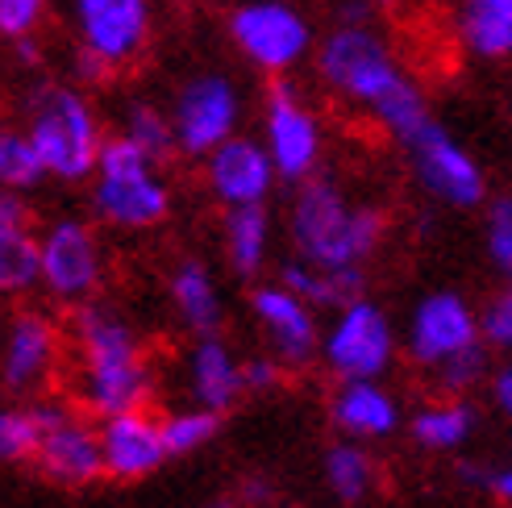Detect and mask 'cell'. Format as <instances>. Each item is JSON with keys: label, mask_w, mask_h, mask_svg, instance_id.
Returning <instances> with one entry per match:
<instances>
[{"label": "cell", "mask_w": 512, "mask_h": 508, "mask_svg": "<svg viewBox=\"0 0 512 508\" xmlns=\"http://www.w3.org/2000/svg\"><path fill=\"white\" fill-rule=\"evenodd\" d=\"M313 67L329 96L367 113L396 142L433 117L421 84L400 67L396 46L375 17H334V25L317 38Z\"/></svg>", "instance_id": "6da1fadb"}, {"label": "cell", "mask_w": 512, "mask_h": 508, "mask_svg": "<svg viewBox=\"0 0 512 508\" xmlns=\"http://www.w3.org/2000/svg\"><path fill=\"white\" fill-rule=\"evenodd\" d=\"M155 375L142 354L134 325L109 304L75 309V396L88 413L113 417L146 409Z\"/></svg>", "instance_id": "7a4b0ae2"}, {"label": "cell", "mask_w": 512, "mask_h": 508, "mask_svg": "<svg viewBox=\"0 0 512 508\" xmlns=\"http://www.w3.org/2000/svg\"><path fill=\"white\" fill-rule=\"evenodd\" d=\"M388 217L375 205H358L334 180L296 184L288 205V238L296 246V259L325 267V271H350L363 267L383 242Z\"/></svg>", "instance_id": "3957f363"}, {"label": "cell", "mask_w": 512, "mask_h": 508, "mask_svg": "<svg viewBox=\"0 0 512 508\" xmlns=\"http://www.w3.org/2000/svg\"><path fill=\"white\" fill-rule=\"evenodd\" d=\"M25 130L38 142L50 180L80 184L92 180V171L105 150V125L84 88L63 80H42L25 96Z\"/></svg>", "instance_id": "277c9868"}, {"label": "cell", "mask_w": 512, "mask_h": 508, "mask_svg": "<svg viewBox=\"0 0 512 508\" xmlns=\"http://www.w3.org/2000/svg\"><path fill=\"white\" fill-rule=\"evenodd\" d=\"M75 75L88 84L130 71L155 42V0H67Z\"/></svg>", "instance_id": "5b68a950"}, {"label": "cell", "mask_w": 512, "mask_h": 508, "mask_svg": "<svg viewBox=\"0 0 512 508\" xmlns=\"http://www.w3.org/2000/svg\"><path fill=\"white\" fill-rule=\"evenodd\" d=\"M92 213L113 230H155L171 213V188L159 171V159L138 142L113 134L100 150L92 171Z\"/></svg>", "instance_id": "8992f818"}, {"label": "cell", "mask_w": 512, "mask_h": 508, "mask_svg": "<svg viewBox=\"0 0 512 508\" xmlns=\"http://www.w3.org/2000/svg\"><path fill=\"white\" fill-rule=\"evenodd\" d=\"M225 34L238 59L271 80L292 75L317 50V30L296 0H238L225 17Z\"/></svg>", "instance_id": "52a82bcc"}, {"label": "cell", "mask_w": 512, "mask_h": 508, "mask_svg": "<svg viewBox=\"0 0 512 508\" xmlns=\"http://www.w3.org/2000/svg\"><path fill=\"white\" fill-rule=\"evenodd\" d=\"M167 109H171L179 155L204 159V155H213L221 142H229L238 134L246 100H242V88L229 71L204 67V71H192L175 84Z\"/></svg>", "instance_id": "ba28073f"}, {"label": "cell", "mask_w": 512, "mask_h": 508, "mask_svg": "<svg viewBox=\"0 0 512 508\" xmlns=\"http://www.w3.org/2000/svg\"><path fill=\"white\" fill-rule=\"evenodd\" d=\"M413 180L446 209H479L488 200V180L475 163L471 150L458 142L438 117L417 125L413 134L400 142Z\"/></svg>", "instance_id": "9c48e42d"}, {"label": "cell", "mask_w": 512, "mask_h": 508, "mask_svg": "<svg viewBox=\"0 0 512 508\" xmlns=\"http://www.w3.org/2000/svg\"><path fill=\"white\" fill-rule=\"evenodd\" d=\"M263 142L275 159L279 180L304 184L317 175L321 155H325V130L313 105L300 96V88L288 84V75L271 80L263 96Z\"/></svg>", "instance_id": "30bf717a"}, {"label": "cell", "mask_w": 512, "mask_h": 508, "mask_svg": "<svg viewBox=\"0 0 512 508\" xmlns=\"http://www.w3.org/2000/svg\"><path fill=\"white\" fill-rule=\"evenodd\" d=\"M321 359L338 379H379L396 359V334L388 313L371 300H350L321 338Z\"/></svg>", "instance_id": "8fae6325"}, {"label": "cell", "mask_w": 512, "mask_h": 508, "mask_svg": "<svg viewBox=\"0 0 512 508\" xmlns=\"http://www.w3.org/2000/svg\"><path fill=\"white\" fill-rule=\"evenodd\" d=\"M105 259L92 225L80 217H59L42 230V288L59 304H88L100 288Z\"/></svg>", "instance_id": "7c38bea8"}, {"label": "cell", "mask_w": 512, "mask_h": 508, "mask_svg": "<svg viewBox=\"0 0 512 508\" xmlns=\"http://www.w3.org/2000/svg\"><path fill=\"white\" fill-rule=\"evenodd\" d=\"M200 163H204V188L225 209L267 205V196L275 192V180H279L267 142L246 138V134H234L229 142H221Z\"/></svg>", "instance_id": "4fadbf2b"}, {"label": "cell", "mask_w": 512, "mask_h": 508, "mask_svg": "<svg viewBox=\"0 0 512 508\" xmlns=\"http://www.w3.org/2000/svg\"><path fill=\"white\" fill-rule=\"evenodd\" d=\"M475 342H483L479 313L458 292H433L413 309L404 350H408V359H413L417 367L438 371L446 359H454L458 350H467Z\"/></svg>", "instance_id": "5bb4252c"}, {"label": "cell", "mask_w": 512, "mask_h": 508, "mask_svg": "<svg viewBox=\"0 0 512 508\" xmlns=\"http://www.w3.org/2000/svg\"><path fill=\"white\" fill-rule=\"evenodd\" d=\"M250 313L267 334V346L275 359H284V367H304L321 354V329L313 304L300 292H292L284 279L279 284H263L250 292Z\"/></svg>", "instance_id": "9a60e30c"}, {"label": "cell", "mask_w": 512, "mask_h": 508, "mask_svg": "<svg viewBox=\"0 0 512 508\" xmlns=\"http://www.w3.org/2000/svg\"><path fill=\"white\" fill-rule=\"evenodd\" d=\"M59 350H63V338H59V325L50 321L42 309H21L9 317V329H5V363H0V375H5V388L13 396H25V392H38L50 371L59 363Z\"/></svg>", "instance_id": "2e32d148"}, {"label": "cell", "mask_w": 512, "mask_h": 508, "mask_svg": "<svg viewBox=\"0 0 512 508\" xmlns=\"http://www.w3.org/2000/svg\"><path fill=\"white\" fill-rule=\"evenodd\" d=\"M100 446H105V475L113 479H142L159 471L167 454L163 421H155L146 409L100 417Z\"/></svg>", "instance_id": "e0dca14e"}, {"label": "cell", "mask_w": 512, "mask_h": 508, "mask_svg": "<svg viewBox=\"0 0 512 508\" xmlns=\"http://www.w3.org/2000/svg\"><path fill=\"white\" fill-rule=\"evenodd\" d=\"M34 467L55 479V484H67V488H84V484H92V479H100V475H105L100 425L80 421V417H75V409H71L67 417H59L55 425L46 429Z\"/></svg>", "instance_id": "ac0fdd59"}, {"label": "cell", "mask_w": 512, "mask_h": 508, "mask_svg": "<svg viewBox=\"0 0 512 508\" xmlns=\"http://www.w3.org/2000/svg\"><path fill=\"white\" fill-rule=\"evenodd\" d=\"M0 288L5 296H25L42 288V234H34L21 192L0 196Z\"/></svg>", "instance_id": "d6986e66"}, {"label": "cell", "mask_w": 512, "mask_h": 508, "mask_svg": "<svg viewBox=\"0 0 512 508\" xmlns=\"http://www.w3.org/2000/svg\"><path fill=\"white\" fill-rule=\"evenodd\" d=\"M329 421L354 442H379L396 434L400 404L379 379H338V392L329 400Z\"/></svg>", "instance_id": "ffe728a7"}, {"label": "cell", "mask_w": 512, "mask_h": 508, "mask_svg": "<svg viewBox=\"0 0 512 508\" xmlns=\"http://www.w3.org/2000/svg\"><path fill=\"white\" fill-rule=\"evenodd\" d=\"M188 384H192L196 404H204V409H213V413H225L229 404H238V396L246 392V371L234 359V350H229L225 338L204 334V338H196V346L188 354Z\"/></svg>", "instance_id": "44dd1931"}, {"label": "cell", "mask_w": 512, "mask_h": 508, "mask_svg": "<svg viewBox=\"0 0 512 508\" xmlns=\"http://www.w3.org/2000/svg\"><path fill=\"white\" fill-rule=\"evenodd\" d=\"M167 296H171V309L175 317L184 321L196 338L204 334H217L221 317H225V304L217 292V279L209 275L200 259H179L167 275Z\"/></svg>", "instance_id": "7402d4cb"}, {"label": "cell", "mask_w": 512, "mask_h": 508, "mask_svg": "<svg viewBox=\"0 0 512 508\" xmlns=\"http://www.w3.org/2000/svg\"><path fill=\"white\" fill-rule=\"evenodd\" d=\"M458 42L471 59H512V0H463L458 5Z\"/></svg>", "instance_id": "603a6c76"}, {"label": "cell", "mask_w": 512, "mask_h": 508, "mask_svg": "<svg viewBox=\"0 0 512 508\" xmlns=\"http://www.w3.org/2000/svg\"><path fill=\"white\" fill-rule=\"evenodd\" d=\"M225 259L234 267V275L254 279L267 267L271 254V217L263 205H242V209H225Z\"/></svg>", "instance_id": "cb8c5ba5"}, {"label": "cell", "mask_w": 512, "mask_h": 508, "mask_svg": "<svg viewBox=\"0 0 512 508\" xmlns=\"http://www.w3.org/2000/svg\"><path fill=\"white\" fill-rule=\"evenodd\" d=\"M67 413H71V404H59V400H34V404L5 409L0 413V459L5 463H34L46 429Z\"/></svg>", "instance_id": "d4e9b609"}, {"label": "cell", "mask_w": 512, "mask_h": 508, "mask_svg": "<svg viewBox=\"0 0 512 508\" xmlns=\"http://www.w3.org/2000/svg\"><path fill=\"white\" fill-rule=\"evenodd\" d=\"M279 279H284L292 292H300L321 313H338V309H346L350 300L363 296V267L325 271V267H313V263H304V259H292V263H284Z\"/></svg>", "instance_id": "484cf974"}, {"label": "cell", "mask_w": 512, "mask_h": 508, "mask_svg": "<svg viewBox=\"0 0 512 508\" xmlns=\"http://www.w3.org/2000/svg\"><path fill=\"white\" fill-rule=\"evenodd\" d=\"M471 434H475V409L463 396L438 400L413 417V438L425 450H458Z\"/></svg>", "instance_id": "4316f807"}, {"label": "cell", "mask_w": 512, "mask_h": 508, "mask_svg": "<svg viewBox=\"0 0 512 508\" xmlns=\"http://www.w3.org/2000/svg\"><path fill=\"white\" fill-rule=\"evenodd\" d=\"M325 484L342 504H363L375 488V463L354 438H342L325 450Z\"/></svg>", "instance_id": "83f0119b"}, {"label": "cell", "mask_w": 512, "mask_h": 508, "mask_svg": "<svg viewBox=\"0 0 512 508\" xmlns=\"http://www.w3.org/2000/svg\"><path fill=\"white\" fill-rule=\"evenodd\" d=\"M117 134H125L130 142H138L146 155H155L159 163L167 155H175V125H171V109H159L150 105V100H130V105L121 109V125Z\"/></svg>", "instance_id": "f1b7e54d"}, {"label": "cell", "mask_w": 512, "mask_h": 508, "mask_svg": "<svg viewBox=\"0 0 512 508\" xmlns=\"http://www.w3.org/2000/svg\"><path fill=\"white\" fill-rule=\"evenodd\" d=\"M46 159L38 142L30 138V130H5L0 134V184H5L9 192H30L46 180Z\"/></svg>", "instance_id": "f546056e"}, {"label": "cell", "mask_w": 512, "mask_h": 508, "mask_svg": "<svg viewBox=\"0 0 512 508\" xmlns=\"http://www.w3.org/2000/svg\"><path fill=\"white\" fill-rule=\"evenodd\" d=\"M221 429V413L204 409V404H196V409H184V413H171L163 421V438H167V454L175 459V454H196L200 446H209L217 438Z\"/></svg>", "instance_id": "4dcf8cb0"}, {"label": "cell", "mask_w": 512, "mask_h": 508, "mask_svg": "<svg viewBox=\"0 0 512 508\" xmlns=\"http://www.w3.org/2000/svg\"><path fill=\"white\" fill-rule=\"evenodd\" d=\"M488 342H475V346H467V350H458L454 354V359H446L438 371H433V375H438V384L450 392V396H463V392H471L475 384H479V379L483 375H488Z\"/></svg>", "instance_id": "1f68e13d"}, {"label": "cell", "mask_w": 512, "mask_h": 508, "mask_svg": "<svg viewBox=\"0 0 512 508\" xmlns=\"http://www.w3.org/2000/svg\"><path fill=\"white\" fill-rule=\"evenodd\" d=\"M488 254L496 271L512 284V196H500L488 205Z\"/></svg>", "instance_id": "d6a6232c"}, {"label": "cell", "mask_w": 512, "mask_h": 508, "mask_svg": "<svg viewBox=\"0 0 512 508\" xmlns=\"http://www.w3.org/2000/svg\"><path fill=\"white\" fill-rule=\"evenodd\" d=\"M46 9H50V0H0V34L9 42L34 38Z\"/></svg>", "instance_id": "836d02e7"}, {"label": "cell", "mask_w": 512, "mask_h": 508, "mask_svg": "<svg viewBox=\"0 0 512 508\" xmlns=\"http://www.w3.org/2000/svg\"><path fill=\"white\" fill-rule=\"evenodd\" d=\"M479 334L492 350H512V284L496 292L479 313Z\"/></svg>", "instance_id": "e575fe53"}, {"label": "cell", "mask_w": 512, "mask_h": 508, "mask_svg": "<svg viewBox=\"0 0 512 508\" xmlns=\"http://www.w3.org/2000/svg\"><path fill=\"white\" fill-rule=\"evenodd\" d=\"M246 371V392H271L279 379H284V359H275V354H254V359L242 363Z\"/></svg>", "instance_id": "d590c367"}, {"label": "cell", "mask_w": 512, "mask_h": 508, "mask_svg": "<svg viewBox=\"0 0 512 508\" xmlns=\"http://www.w3.org/2000/svg\"><path fill=\"white\" fill-rule=\"evenodd\" d=\"M492 396H496V409L512 421V363L496 371V379H492Z\"/></svg>", "instance_id": "8d00e7d4"}, {"label": "cell", "mask_w": 512, "mask_h": 508, "mask_svg": "<svg viewBox=\"0 0 512 508\" xmlns=\"http://www.w3.org/2000/svg\"><path fill=\"white\" fill-rule=\"evenodd\" d=\"M492 488H496V496H500V500H508V504H512V463H508V467H500V471L492 475Z\"/></svg>", "instance_id": "74e56055"}, {"label": "cell", "mask_w": 512, "mask_h": 508, "mask_svg": "<svg viewBox=\"0 0 512 508\" xmlns=\"http://www.w3.org/2000/svg\"><path fill=\"white\" fill-rule=\"evenodd\" d=\"M371 5H375V9H396L400 0H371Z\"/></svg>", "instance_id": "f35d334b"}]
</instances>
